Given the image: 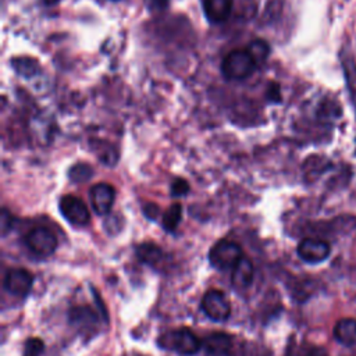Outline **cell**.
<instances>
[{
    "instance_id": "6da1fadb",
    "label": "cell",
    "mask_w": 356,
    "mask_h": 356,
    "mask_svg": "<svg viewBox=\"0 0 356 356\" xmlns=\"http://www.w3.org/2000/svg\"><path fill=\"white\" fill-rule=\"evenodd\" d=\"M257 68L256 61L248 50H232L221 63V72L229 81H243Z\"/></svg>"
},
{
    "instance_id": "7a4b0ae2",
    "label": "cell",
    "mask_w": 356,
    "mask_h": 356,
    "mask_svg": "<svg viewBox=\"0 0 356 356\" xmlns=\"http://www.w3.org/2000/svg\"><path fill=\"white\" fill-rule=\"evenodd\" d=\"M242 257V248L236 242L228 239L216 242L209 252V261L217 270H227L234 267Z\"/></svg>"
},
{
    "instance_id": "3957f363",
    "label": "cell",
    "mask_w": 356,
    "mask_h": 356,
    "mask_svg": "<svg viewBox=\"0 0 356 356\" xmlns=\"http://www.w3.org/2000/svg\"><path fill=\"white\" fill-rule=\"evenodd\" d=\"M164 338L165 343H161V346H167L168 349H172L181 355H195L202 346L196 334L186 327L172 330L165 334Z\"/></svg>"
},
{
    "instance_id": "277c9868",
    "label": "cell",
    "mask_w": 356,
    "mask_h": 356,
    "mask_svg": "<svg viewBox=\"0 0 356 356\" xmlns=\"http://www.w3.org/2000/svg\"><path fill=\"white\" fill-rule=\"evenodd\" d=\"M25 245L32 253L47 257L56 252L57 238L49 228L36 227L25 235Z\"/></svg>"
},
{
    "instance_id": "5b68a950",
    "label": "cell",
    "mask_w": 356,
    "mask_h": 356,
    "mask_svg": "<svg viewBox=\"0 0 356 356\" xmlns=\"http://www.w3.org/2000/svg\"><path fill=\"white\" fill-rule=\"evenodd\" d=\"M202 310L214 321H225L231 314V305L221 291L210 289L202 299Z\"/></svg>"
},
{
    "instance_id": "8992f818",
    "label": "cell",
    "mask_w": 356,
    "mask_h": 356,
    "mask_svg": "<svg viewBox=\"0 0 356 356\" xmlns=\"http://www.w3.org/2000/svg\"><path fill=\"white\" fill-rule=\"evenodd\" d=\"M58 207H60L63 217L72 225L83 227L90 220V214H89L86 204L83 203L82 199H79L74 195L63 196L60 199Z\"/></svg>"
},
{
    "instance_id": "52a82bcc",
    "label": "cell",
    "mask_w": 356,
    "mask_h": 356,
    "mask_svg": "<svg viewBox=\"0 0 356 356\" xmlns=\"http://www.w3.org/2000/svg\"><path fill=\"white\" fill-rule=\"evenodd\" d=\"M296 252H298V256L303 261L316 264V263H321L323 260H325L330 256L331 246L328 242H325L323 239L306 238V239L300 241Z\"/></svg>"
},
{
    "instance_id": "ba28073f",
    "label": "cell",
    "mask_w": 356,
    "mask_h": 356,
    "mask_svg": "<svg viewBox=\"0 0 356 356\" xmlns=\"http://www.w3.org/2000/svg\"><path fill=\"white\" fill-rule=\"evenodd\" d=\"M32 285L33 275L25 268H10L4 277V288L15 296H25Z\"/></svg>"
},
{
    "instance_id": "9c48e42d",
    "label": "cell",
    "mask_w": 356,
    "mask_h": 356,
    "mask_svg": "<svg viewBox=\"0 0 356 356\" xmlns=\"http://www.w3.org/2000/svg\"><path fill=\"white\" fill-rule=\"evenodd\" d=\"M90 204L93 207V210L99 214V216H104L107 214L113 204H114V199H115V189L106 184H96L90 188Z\"/></svg>"
},
{
    "instance_id": "30bf717a",
    "label": "cell",
    "mask_w": 356,
    "mask_h": 356,
    "mask_svg": "<svg viewBox=\"0 0 356 356\" xmlns=\"http://www.w3.org/2000/svg\"><path fill=\"white\" fill-rule=\"evenodd\" d=\"M206 18L213 24L225 21L232 11V0H202Z\"/></svg>"
},
{
    "instance_id": "8fae6325",
    "label": "cell",
    "mask_w": 356,
    "mask_h": 356,
    "mask_svg": "<svg viewBox=\"0 0 356 356\" xmlns=\"http://www.w3.org/2000/svg\"><path fill=\"white\" fill-rule=\"evenodd\" d=\"M232 285L236 289H246L252 281H253V274H254V268L252 261L248 257H242L234 267H232Z\"/></svg>"
},
{
    "instance_id": "7c38bea8",
    "label": "cell",
    "mask_w": 356,
    "mask_h": 356,
    "mask_svg": "<svg viewBox=\"0 0 356 356\" xmlns=\"http://www.w3.org/2000/svg\"><path fill=\"white\" fill-rule=\"evenodd\" d=\"M204 348L211 355H227L232 349V337L227 332H213L206 337Z\"/></svg>"
},
{
    "instance_id": "4fadbf2b",
    "label": "cell",
    "mask_w": 356,
    "mask_h": 356,
    "mask_svg": "<svg viewBox=\"0 0 356 356\" xmlns=\"http://www.w3.org/2000/svg\"><path fill=\"white\" fill-rule=\"evenodd\" d=\"M334 337L339 343L345 346L355 345L356 343V320L350 317L341 318L334 327Z\"/></svg>"
},
{
    "instance_id": "5bb4252c",
    "label": "cell",
    "mask_w": 356,
    "mask_h": 356,
    "mask_svg": "<svg viewBox=\"0 0 356 356\" xmlns=\"http://www.w3.org/2000/svg\"><path fill=\"white\" fill-rule=\"evenodd\" d=\"M136 256L140 261H143L149 266H157L164 254H163V250L157 245L146 242V243H140L136 248Z\"/></svg>"
},
{
    "instance_id": "9a60e30c",
    "label": "cell",
    "mask_w": 356,
    "mask_h": 356,
    "mask_svg": "<svg viewBox=\"0 0 356 356\" xmlns=\"http://www.w3.org/2000/svg\"><path fill=\"white\" fill-rule=\"evenodd\" d=\"M11 65L17 74L24 78H32L40 72V65L38 60L31 57H15L11 60Z\"/></svg>"
},
{
    "instance_id": "2e32d148",
    "label": "cell",
    "mask_w": 356,
    "mask_h": 356,
    "mask_svg": "<svg viewBox=\"0 0 356 356\" xmlns=\"http://www.w3.org/2000/svg\"><path fill=\"white\" fill-rule=\"evenodd\" d=\"M96 320L95 313L86 306L74 307L70 310V321L78 325V328H89L90 325L96 324Z\"/></svg>"
},
{
    "instance_id": "e0dca14e",
    "label": "cell",
    "mask_w": 356,
    "mask_h": 356,
    "mask_svg": "<svg viewBox=\"0 0 356 356\" xmlns=\"http://www.w3.org/2000/svg\"><path fill=\"white\" fill-rule=\"evenodd\" d=\"M182 217V206L179 203L171 204V207L163 216V227L165 231H175Z\"/></svg>"
},
{
    "instance_id": "ac0fdd59",
    "label": "cell",
    "mask_w": 356,
    "mask_h": 356,
    "mask_svg": "<svg viewBox=\"0 0 356 356\" xmlns=\"http://www.w3.org/2000/svg\"><path fill=\"white\" fill-rule=\"evenodd\" d=\"M246 50L250 53V56H252L253 60L256 61L257 67L261 65V64L267 60V57H268V54H270V47H268V44H267L264 40H260V39L253 40V42L248 46Z\"/></svg>"
},
{
    "instance_id": "d6986e66",
    "label": "cell",
    "mask_w": 356,
    "mask_h": 356,
    "mask_svg": "<svg viewBox=\"0 0 356 356\" xmlns=\"http://www.w3.org/2000/svg\"><path fill=\"white\" fill-rule=\"evenodd\" d=\"M92 175H93V170L86 163H78V164L72 165L68 172L70 179L74 182H78V184L89 181L92 178Z\"/></svg>"
},
{
    "instance_id": "ffe728a7",
    "label": "cell",
    "mask_w": 356,
    "mask_h": 356,
    "mask_svg": "<svg viewBox=\"0 0 356 356\" xmlns=\"http://www.w3.org/2000/svg\"><path fill=\"white\" fill-rule=\"evenodd\" d=\"M44 349V343L40 338H29L25 342L24 356H40Z\"/></svg>"
},
{
    "instance_id": "44dd1931",
    "label": "cell",
    "mask_w": 356,
    "mask_h": 356,
    "mask_svg": "<svg viewBox=\"0 0 356 356\" xmlns=\"http://www.w3.org/2000/svg\"><path fill=\"white\" fill-rule=\"evenodd\" d=\"M189 192V185L184 178H175L171 185L172 196H184Z\"/></svg>"
},
{
    "instance_id": "7402d4cb",
    "label": "cell",
    "mask_w": 356,
    "mask_h": 356,
    "mask_svg": "<svg viewBox=\"0 0 356 356\" xmlns=\"http://www.w3.org/2000/svg\"><path fill=\"white\" fill-rule=\"evenodd\" d=\"M143 213L146 214V217H147V218L154 220V218H157V216H159V207H157V204L149 203V204H146V206H145Z\"/></svg>"
},
{
    "instance_id": "603a6c76",
    "label": "cell",
    "mask_w": 356,
    "mask_h": 356,
    "mask_svg": "<svg viewBox=\"0 0 356 356\" xmlns=\"http://www.w3.org/2000/svg\"><path fill=\"white\" fill-rule=\"evenodd\" d=\"M267 96H268L270 100H273V102H280V100H281V96H280V86L275 85V83L270 85V89H268V92H267Z\"/></svg>"
},
{
    "instance_id": "cb8c5ba5",
    "label": "cell",
    "mask_w": 356,
    "mask_h": 356,
    "mask_svg": "<svg viewBox=\"0 0 356 356\" xmlns=\"http://www.w3.org/2000/svg\"><path fill=\"white\" fill-rule=\"evenodd\" d=\"M146 4L150 7V8H164L167 4H168V0H145Z\"/></svg>"
},
{
    "instance_id": "d4e9b609",
    "label": "cell",
    "mask_w": 356,
    "mask_h": 356,
    "mask_svg": "<svg viewBox=\"0 0 356 356\" xmlns=\"http://www.w3.org/2000/svg\"><path fill=\"white\" fill-rule=\"evenodd\" d=\"M43 4H46V6H54V4H57L60 0H40Z\"/></svg>"
},
{
    "instance_id": "484cf974",
    "label": "cell",
    "mask_w": 356,
    "mask_h": 356,
    "mask_svg": "<svg viewBox=\"0 0 356 356\" xmlns=\"http://www.w3.org/2000/svg\"><path fill=\"white\" fill-rule=\"evenodd\" d=\"M113 1H118V0H113Z\"/></svg>"
}]
</instances>
